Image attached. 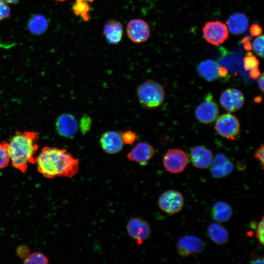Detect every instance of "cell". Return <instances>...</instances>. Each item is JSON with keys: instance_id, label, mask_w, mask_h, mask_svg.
I'll list each match as a JSON object with an SVG mask.
<instances>
[{"instance_id": "6da1fadb", "label": "cell", "mask_w": 264, "mask_h": 264, "mask_svg": "<svg viewBox=\"0 0 264 264\" xmlns=\"http://www.w3.org/2000/svg\"><path fill=\"white\" fill-rule=\"evenodd\" d=\"M38 171L45 177H70L79 170V160L66 149L54 147L44 148L36 157Z\"/></svg>"}, {"instance_id": "7a4b0ae2", "label": "cell", "mask_w": 264, "mask_h": 264, "mask_svg": "<svg viewBox=\"0 0 264 264\" xmlns=\"http://www.w3.org/2000/svg\"><path fill=\"white\" fill-rule=\"evenodd\" d=\"M39 135L33 132H16L10 139L8 149L12 166L25 173L29 164L35 163Z\"/></svg>"}, {"instance_id": "3957f363", "label": "cell", "mask_w": 264, "mask_h": 264, "mask_svg": "<svg viewBox=\"0 0 264 264\" xmlns=\"http://www.w3.org/2000/svg\"><path fill=\"white\" fill-rule=\"evenodd\" d=\"M136 93L140 104L148 109L158 108L165 97L163 86L152 80H148L140 84L137 88Z\"/></svg>"}, {"instance_id": "277c9868", "label": "cell", "mask_w": 264, "mask_h": 264, "mask_svg": "<svg viewBox=\"0 0 264 264\" xmlns=\"http://www.w3.org/2000/svg\"><path fill=\"white\" fill-rule=\"evenodd\" d=\"M215 129L221 136L234 140L240 132L239 120L231 113H225L216 118Z\"/></svg>"}, {"instance_id": "5b68a950", "label": "cell", "mask_w": 264, "mask_h": 264, "mask_svg": "<svg viewBox=\"0 0 264 264\" xmlns=\"http://www.w3.org/2000/svg\"><path fill=\"white\" fill-rule=\"evenodd\" d=\"M158 203L162 211L172 215L182 210L184 204V199L180 192L171 190L166 191L161 195Z\"/></svg>"}, {"instance_id": "8992f818", "label": "cell", "mask_w": 264, "mask_h": 264, "mask_svg": "<svg viewBox=\"0 0 264 264\" xmlns=\"http://www.w3.org/2000/svg\"><path fill=\"white\" fill-rule=\"evenodd\" d=\"M188 158L182 150L174 149L168 151L163 158V164L169 172L176 174L182 172L186 168Z\"/></svg>"}, {"instance_id": "52a82bcc", "label": "cell", "mask_w": 264, "mask_h": 264, "mask_svg": "<svg viewBox=\"0 0 264 264\" xmlns=\"http://www.w3.org/2000/svg\"><path fill=\"white\" fill-rule=\"evenodd\" d=\"M206 41L213 45L222 44L228 38L229 32L226 25L220 21H211L205 23L202 29Z\"/></svg>"}, {"instance_id": "ba28073f", "label": "cell", "mask_w": 264, "mask_h": 264, "mask_svg": "<svg viewBox=\"0 0 264 264\" xmlns=\"http://www.w3.org/2000/svg\"><path fill=\"white\" fill-rule=\"evenodd\" d=\"M219 112L218 106L214 100L213 95L209 93L204 100L197 108L195 115L201 123L209 124L216 119Z\"/></svg>"}, {"instance_id": "9c48e42d", "label": "cell", "mask_w": 264, "mask_h": 264, "mask_svg": "<svg viewBox=\"0 0 264 264\" xmlns=\"http://www.w3.org/2000/svg\"><path fill=\"white\" fill-rule=\"evenodd\" d=\"M126 32L128 38L133 43L139 44L148 40L150 28L147 22L142 19H132L127 24Z\"/></svg>"}, {"instance_id": "30bf717a", "label": "cell", "mask_w": 264, "mask_h": 264, "mask_svg": "<svg viewBox=\"0 0 264 264\" xmlns=\"http://www.w3.org/2000/svg\"><path fill=\"white\" fill-rule=\"evenodd\" d=\"M127 230L128 235L138 244L147 240L151 230L149 224L139 218H132L128 222Z\"/></svg>"}, {"instance_id": "8fae6325", "label": "cell", "mask_w": 264, "mask_h": 264, "mask_svg": "<svg viewBox=\"0 0 264 264\" xmlns=\"http://www.w3.org/2000/svg\"><path fill=\"white\" fill-rule=\"evenodd\" d=\"M220 101L221 106L225 110L233 112L240 109L243 106L244 97L239 90L229 88L222 92Z\"/></svg>"}, {"instance_id": "7c38bea8", "label": "cell", "mask_w": 264, "mask_h": 264, "mask_svg": "<svg viewBox=\"0 0 264 264\" xmlns=\"http://www.w3.org/2000/svg\"><path fill=\"white\" fill-rule=\"evenodd\" d=\"M203 249L202 241L198 238L192 236H186L181 238L176 245L177 252L182 257L199 253Z\"/></svg>"}, {"instance_id": "4fadbf2b", "label": "cell", "mask_w": 264, "mask_h": 264, "mask_svg": "<svg viewBox=\"0 0 264 264\" xmlns=\"http://www.w3.org/2000/svg\"><path fill=\"white\" fill-rule=\"evenodd\" d=\"M100 144L103 151L108 154H115L123 147L121 135L116 131H107L100 138Z\"/></svg>"}, {"instance_id": "5bb4252c", "label": "cell", "mask_w": 264, "mask_h": 264, "mask_svg": "<svg viewBox=\"0 0 264 264\" xmlns=\"http://www.w3.org/2000/svg\"><path fill=\"white\" fill-rule=\"evenodd\" d=\"M154 150L151 144L141 142L137 143L127 154V158L131 161H133L144 165L153 157Z\"/></svg>"}, {"instance_id": "9a60e30c", "label": "cell", "mask_w": 264, "mask_h": 264, "mask_svg": "<svg viewBox=\"0 0 264 264\" xmlns=\"http://www.w3.org/2000/svg\"><path fill=\"white\" fill-rule=\"evenodd\" d=\"M56 126L58 133L66 138H72L78 129L77 120L73 115L68 113L59 116L57 119Z\"/></svg>"}, {"instance_id": "2e32d148", "label": "cell", "mask_w": 264, "mask_h": 264, "mask_svg": "<svg viewBox=\"0 0 264 264\" xmlns=\"http://www.w3.org/2000/svg\"><path fill=\"white\" fill-rule=\"evenodd\" d=\"M190 158L194 166L204 169L211 166L213 160V155L208 148L202 146H198L192 149Z\"/></svg>"}, {"instance_id": "e0dca14e", "label": "cell", "mask_w": 264, "mask_h": 264, "mask_svg": "<svg viewBox=\"0 0 264 264\" xmlns=\"http://www.w3.org/2000/svg\"><path fill=\"white\" fill-rule=\"evenodd\" d=\"M103 34L107 43L116 45L121 41L123 35L122 23L117 21L110 20L105 24Z\"/></svg>"}, {"instance_id": "ac0fdd59", "label": "cell", "mask_w": 264, "mask_h": 264, "mask_svg": "<svg viewBox=\"0 0 264 264\" xmlns=\"http://www.w3.org/2000/svg\"><path fill=\"white\" fill-rule=\"evenodd\" d=\"M211 166L212 175L214 177L218 178L229 175L233 168L232 162L222 154H219L215 156Z\"/></svg>"}, {"instance_id": "d6986e66", "label": "cell", "mask_w": 264, "mask_h": 264, "mask_svg": "<svg viewBox=\"0 0 264 264\" xmlns=\"http://www.w3.org/2000/svg\"><path fill=\"white\" fill-rule=\"evenodd\" d=\"M220 66L218 64L211 60L201 62L198 66L199 74L208 81H213L220 77Z\"/></svg>"}, {"instance_id": "ffe728a7", "label": "cell", "mask_w": 264, "mask_h": 264, "mask_svg": "<svg viewBox=\"0 0 264 264\" xmlns=\"http://www.w3.org/2000/svg\"><path fill=\"white\" fill-rule=\"evenodd\" d=\"M207 234L210 239L217 245H224L229 240V234L227 229L218 223H212L208 226Z\"/></svg>"}, {"instance_id": "44dd1931", "label": "cell", "mask_w": 264, "mask_h": 264, "mask_svg": "<svg viewBox=\"0 0 264 264\" xmlns=\"http://www.w3.org/2000/svg\"><path fill=\"white\" fill-rule=\"evenodd\" d=\"M247 17L242 13H235L231 15L227 24L230 31L234 34L243 33L248 26Z\"/></svg>"}, {"instance_id": "7402d4cb", "label": "cell", "mask_w": 264, "mask_h": 264, "mask_svg": "<svg viewBox=\"0 0 264 264\" xmlns=\"http://www.w3.org/2000/svg\"><path fill=\"white\" fill-rule=\"evenodd\" d=\"M232 213L231 206L223 201L217 202L212 207L211 210L212 218L219 222L228 221L231 217Z\"/></svg>"}, {"instance_id": "603a6c76", "label": "cell", "mask_w": 264, "mask_h": 264, "mask_svg": "<svg viewBox=\"0 0 264 264\" xmlns=\"http://www.w3.org/2000/svg\"><path fill=\"white\" fill-rule=\"evenodd\" d=\"M48 26L46 18L40 14H36L30 18L27 27L29 31L35 35H40L46 31Z\"/></svg>"}, {"instance_id": "cb8c5ba5", "label": "cell", "mask_w": 264, "mask_h": 264, "mask_svg": "<svg viewBox=\"0 0 264 264\" xmlns=\"http://www.w3.org/2000/svg\"><path fill=\"white\" fill-rule=\"evenodd\" d=\"M72 9L74 14L80 16L83 21H89L90 17L89 12L90 7L88 2L85 0H75L72 6Z\"/></svg>"}, {"instance_id": "d4e9b609", "label": "cell", "mask_w": 264, "mask_h": 264, "mask_svg": "<svg viewBox=\"0 0 264 264\" xmlns=\"http://www.w3.org/2000/svg\"><path fill=\"white\" fill-rule=\"evenodd\" d=\"M23 260V263L26 264H47L48 263L46 257L40 252L30 254Z\"/></svg>"}, {"instance_id": "484cf974", "label": "cell", "mask_w": 264, "mask_h": 264, "mask_svg": "<svg viewBox=\"0 0 264 264\" xmlns=\"http://www.w3.org/2000/svg\"><path fill=\"white\" fill-rule=\"evenodd\" d=\"M10 161L7 143H0V169L5 168Z\"/></svg>"}, {"instance_id": "4316f807", "label": "cell", "mask_w": 264, "mask_h": 264, "mask_svg": "<svg viewBox=\"0 0 264 264\" xmlns=\"http://www.w3.org/2000/svg\"><path fill=\"white\" fill-rule=\"evenodd\" d=\"M244 67L246 71L258 68L259 62L257 58L251 52H248L243 60Z\"/></svg>"}, {"instance_id": "83f0119b", "label": "cell", "mask_w": 264, "mask_h": 264, "mask_svg": "<svg viewBox=\"0 0 264 264\" xmlns=\"http://www.w3.org/2000/svg\"><path fill=\"white\" fill-rule=\"evenodd\" d=\"M252 48L255 53L259 56L264 57V36H259L256 38L253 44Z\"/></svg>"}, {"instance_id": "f1b7e54d", "label": "cell", "mask_w": 264, "mask_h": 264, "mask_svg": "<svg viewBox=\"0 0 264 264\" xmlns=\"http://www.w3.org/2000/svg\"><path fill=\"white\" fill-rule=\"evenodd\" d=\"M92 125V120L88 115H84L80 119V129L83 134H86L90 130Z\"/></svg>"}, {"instance_id": "f546056e", "label": "cell", "mask_w": 264, "mask_h": 264, "mask_svg": "<svg viewBox=\"0 0 264 264\" xmlns=\"http://www.w3.org/2000/svg\"><path fill=\"white\" fill-rule=\"evenodd\" d=\"M121 137L124 144L130 145L133 144L137 137L136 134L131 131L125 132Z\"/></svg>"}, {"instance_id": "4dcf8cb0", "label": "cell", "mask_w": 264, "mask_h": 264, "mask_svg": "<svg viewBox=\"0 0 264 264\" xmlns=\"http://www.w3.org/2000/svg\"><path fill=\"white\" fill-rule=\"evenodd\" d=\"M264 217H263L262 218V219L260 222L258 224L256 227V238L258 239L259 243L261 245L264 244Z\"/></svg>"}, {"instance_id": "1f68e13d", "label": "cell", "mask_w": 264, "mask_h": 264, "mask_svg": "<svg viewBox=\"0 0 264 264\" xmlns=\"http://www.w3.org/2000/svg\"><path fill=\"white\" fill-rule=\"evenodd\" d=\"M10 14V8L7 3L0 0V21L8 18Z\"/></svg>"}, {"instance_id": "d6a6232c", "label": "cell", "mask_w": 264, "mask_h": 264, "mask_svg": "<svg viewBox=\"0 0 264 264\" xmlns=\"http://www.w3.org/2000/svg\"><path fill=\"white\" fill-rule=\"evenodd\" d=\"M255 158L261 163V166L264 169V145L262 144L261 146L256 150L254 153Z\"/></svg>"}, {"instance_id": "836d02e7", "label": "cell", "mask_w": 264, "mask_h": 264, "mask_svg": "<svg viewBox=\"0 0 264 264\" xmlns=\"http://www.w3.org/2000/svg\"><path fill=\"white\" fill-rule=\"evenodd\" d=\"M17 253L19 257L24 260L30 254V250L27 246L21 245L17 248Z\"/></svg>"}, {"instance_id": "e575fe53", "label": "cell", "mask_w": 264, "mask_h": 264, "mask_svg": "<svg viewBox=\"0 0 264 264\" xmlns=\"http://www.w3.org/2000/svg\"><path fill=\"white\" fill-rule=\"evenodd\" d=\"M250 32L252 36L258 37L262 33V29L258 24H253L250 27Z\"/></svg>"}, {"instance_id": "d590c367", "label": "cell", "mask_w": 264, "mask_h": 264, "mask_svg": "<svg viewBox=\"0 0 264 264\" xmlns=\"http://www.w3.org/2000/svg\"><path fill=\"white\" fill-rule=\"evenodd\" d=\"M260 75V70L258 68H254L250 70V77L254 80L257 79Z\"/></svg>"}, {"instance_id": "8d00e7d4", "label": "cell", "mask_w": 264, "mask_h": 264, "mask_svg": "<svg viewBox=\"0 0 264 264\" xmlns=\"http://www.w3.org/2000/svg\"><path fill=\"white\" fill-rule=\"evenodd\" d=\"M264 73H262L257 79L258 86L262 92L264 91Z\"/></svg>"}, {"instance_id": "74e56055", "label": "cell", "mask_w": 264, "mask_h": 264, "mask_svg": "<svg viewBox=\"0 0 264 264\" xmlns=\"http://www.w3.org/2000/svg\"><path fill=\"white\" fill-rule=\"evenodd\" d=\"M242 43H243L244 48L246 50H250L252 48V46L250 44V41L249 40V38H245L242 41Z\"/></svg>"}, {"instance_id": "f35d334b", "label": "cell", "mask_w": 264, "mask_h": 264, "mask_svg": "<svg viewBox=\"0 0 264 264\" xmlns=\"http://www.w3.org/2000/svg\"><path fill=\"white\" fill-rule=\"evenodd\" d=\"M219 74L220 77L223 78L226 77L227 75V71L226 69L224 67H220Z\"/></svg>"}, {"instance_id": "ab89813d", "label": "cell", "mask_w": 264, "mask_h": 264, "mask_svg": "<svg viewBox=\"0 0 264 264\" xmlns=\"http://www.w3.org/2000/svg\"><path fill=\"white\" fill-rule=\"evenodd\" d=\"M251 264H263L264 263V259L263 258H255L253 259H252L251 262Z\"/></svg>"}, {"instance_id": "60d3db41", "label": "cell", "mask_w": 264, "mask_h": 264, "mask_svg": "<svg viewBox=\"0 0 264 264\" xmlns=\"http://www.w3.org/2000/svg\"><path fill=\"white\" fill-rule=\"evenodd\" d=\"M6 3L15 4L18 2L19 0H2Z\"/></svg>"}, {"instance_id": "b9f144b4", "label": "cell", "mask_w": 264, "mask_h": 264, "mask_svg": "<svg viewBox=\"0 0 264 264\" xmlns=\"http://www.w3.org/2000/svg\"><path fill=\"white\" fill-rule=\"evenodd\" d=\"M262 98L260 96L256 97L254 99V101H255L256 103H260L262 101Z\"/></svg>"}, {"instance_id": "7bdbcfd3", "label": "cell", "mask_w": 264, "mask_h": 264, "mask_svg": "<svg viewBox=\"0 0 264 264\" xmlns=\"http://www.w3.org/2000/svg\"><path fill=\"white\" fill-rule=\"evenodd\" d=\"M55 0L57 1H60V2H63V1H66L67 0Z\"/></svg>"}, {"instance_id": "ee69618b", "label": "cell", "mask_w": 264, "mask_h": 264, "mask_svg": "<svg viewBox=\"0 0 264 264\" xmlns=\"http://www.w3.org/2000/svg\"><path fill=\"white\" fill-rule=\"evenodd\" d=\"M85 0L87 1L88 2H93L94 1V0Z\"/></svg>"}]
</instances>
